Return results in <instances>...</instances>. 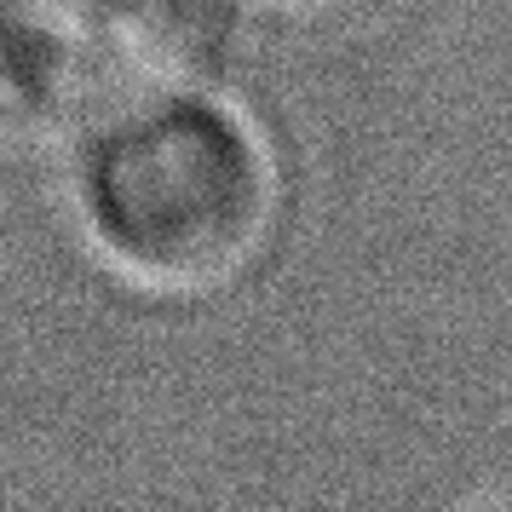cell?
I'll return each instance as SVG.
<instances>
[{"label":"cell","instance_id":"1","mask_svg":"<svg viewBox=\"0 0 512 512\" xmlns=\"http://www.w3.org/2000/svg\"><path fill=\"white\" fill-rule=\"evenodd\" d=\"M98 248L156 294H208L259 259L277 179L259 139L219 104H150L104 133L87 173Z\"/></svg>","mask_w":512,"mask_h":512},{"label":"cell","instance_id":"2","mask_svg":"<svg viewBox=\"0 0 512 512\" xmlns=\"http://www.w3.org/2000/svg\"><path fill=\"white\" fill-rule=\"evenodd\" d=\"M196 0H0V144L98 139L190 70Z\"/></svg>","mask_w":512,"mask_h":512},{"label":"cell","instance_id":"3","mask_svg":"<svg viewBox=\"0 0 512 512\" xmlns=\"http://www.w3.org/2000/svg\"><path fill=\"white\" fill-rule=\"evenodd\" d=\"M265 6H282V12H346L357 0H265Z\"/></svg>","mask_w":512,"mask_h":512}]
</instances>
